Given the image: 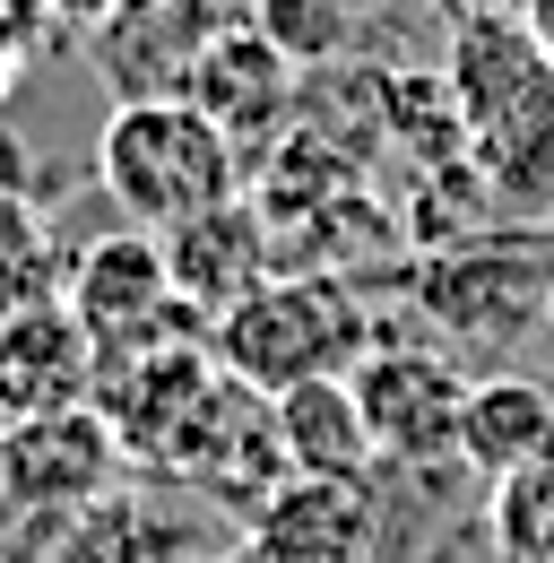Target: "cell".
<instances>
[{
	"instance_id": "cell-11",
	"label": "cell",
	"mask_w": 554,
	"mask_h": 563,
	"mask_svg": "<svg viewBox=\"0 0 554 563\" xmlns=\"http://www.w3.org/2000/svg\"><path fill=\"white\" fill-rule=\"evenodd\" d=\"M182 96H191V104H200V113H208V122H217L234 147H252V140H269V131H286V104H295V62L277 53L261 26H225V35H200Z\"/></svg>"
},
{
	"instance_id": "cell-7",
	"label": "cell",
	"mask_w": 554,
	"mask_h": 563,
	"mask_svg": "<svg viewBox=\"0 0 554 563\" xmlns=\"http://www.w3.org/2000/svg\"><path fill=\"white\" fill-rule=\"evenodd\" d=\"M96 399V339L78 330L62 295H26L18 312H0V424L87 408Z\"/></svg>"
},
{
	"instance_id": "cell-6",
	"label": "cell",
	"mask_w": 554,
	"mask_h": 563,
	"mask_svg": "<svg viewBox=\"0 0 554 563\" xmlns=\"http://www.w3.org/2000/svg\"><path fill=\"white\" fill-rule=\"evenodd\" d=\"M62 303L78 312V330L96 339V364H113V355H138V347H165V339H191V330H208L200 312L174 295L165 243H156L147 225H122V234L87 243V252H78V269H69V286H62Z\"/></svg>"
},
{
	"instance_id": "cell-15",
	"label": "cell",
	"mask_w": 554,
	"mask_h": 563,
	"mask_svg": "<svg viewBox=\"0 0 554 563\" xmlns=\"http://www.w3.org/2000/svg\"><path fill=\"white\" fill-rule=\"evenodd\" d=\"M494 538L502 563H554V460L494 486Z\"/></svg>"
},
{
	"instance_id": "cell-12",
	"label": "cell",
	"mask_w": 554,
	"mask_h": 563,
	"mask_svg": "<svg viewBox=\"0 0 554 563\" xmlns=\"http://www.w3.org/2000/svg\"><path fill=\"white\" fill-rule=\"evenodd\" d=\"M554 460V390L529 373H494L468 382V408H459V468L502 486V477H529Z\"/></svg>"
},
{
	"instance_id": "cell-14",
	"label": "cell",
	"mask_w": 554,
	"mask_h": 563,
	"mask_svg": "<svg viewBox=\"0 0 554 563\" xmlns=\"http://www.w3.org/2000/svg\"><path fill=\"white\" fill-rule=\"evenodd\" d=\"M364 18H373V0H261L252 26L269 35L295 70H312V62H346L355 53Z\"/></svg>"
},
{
	"instance_id": "cell-3",
	"label": "cell",
	"mask_w": 554,
	"mask_h": 563,
	"mask_svg": "<svg viewBox=\"0 0 554 563\" xmlns=\"http://www.w3.org/2000/svg\"><path fill=\"white\" fill-rule=\"evenodd\" d=\"M96 183L131 225L174 234L243 191V147L191 96H131V104H113V122L96 140Z\"/></svg>"
},
{
	"instance_id": "cell-8",
	"label": "cell",
	"mask_w": 554,
	"mask_h": 563,
	"mask_svg": "<svg viewBox=\"0 0 554 563\" xmlns=\"http://www.w3.org/2000/svg\"><path fill=\"white\" fill-rule=\"evenodd\" d=\"M113 424L104 408H53V417H26V424H0V494L9 503H44V511H69V503H96L113 486Z\"/></svg>"
},
{
	"instance_id": "cell-17",
	"label": "cell",
	"mask_w": 554,
	"mask_h": 563,
	"mask_svg": "<svg viewBox=\"0 0 554 563\" xmlns=\"http://www.w3.org/2000/svg\"><path fill=\"white\" fill-rule=\"evenodd\" d=\"M520 26L546 44V62H554V0H520Z\"/></svg>"
},
{
	"instance_id": "cell-1",
	"label": "cell",
	"mask_w": 554,
	"mask_h": 563,
	"mask_svg": "<svg viewBox=\"0 0 554 563\" xmlns=\"http://www.w3.org/2000/svg\"><path fill=\"white\" fill-rule=\"evenodd\" d=\"M442 70H451L468 156H477L494 209L554 217V62H546V44L520 18H494V26L451 35Z\"/></svg>"
},
{
	"instance_id": "cell-13",
	"label": "cell",
	"mask_w": 554,
	"mask_h": 563,
	"mask_svg": "<svg viewBox=\"0 0 554 563\" xmlns=\"http://www.w3.org/2000/svg\"><path fill=\"white\" fill-rule=\"evenodd\" d=\"M277 442H286V468H295V477H346V486H364V477L381 468L373 424L355 408V382H346V373H321V382L277 390Z\"/></svg>"
},
{
	"instance_id": "cell-16",
	"label": "cell",
	"mask_w": 554,
	"mask_h": 563,
	"mask_svg": "<svg viewBox=\"0 0 554 563\" xmlns=\"http://www.w3.org/2000/svg\"><path fill=\"white\" fill-rule=\"evenodd\" d=\"M424 9H433L451 35H459V26H494V18H520V0H424Z\"/></svg>"
},
{
	"instance_id": "cell-4",
	"label": "cell",
	"mask_w": 554,
	"mask_h": 563,
	"mask_svg": "<svg viewBox=\"0 0 554 563\" xmlns=\"http://www.w3.org/2000/svg\"><path fill=\"white\" fill-rule=\"evenodd\" d=\"M381 339V321L364 312V295L339 269H295V278H261L243 303H225L208 321V347L234 382L252 390H295L321 373H355L364 347Z\"/></svg>"
},
{
	"instance_id": "cell-2",
	"label": "cell",
	"mask_w": 554,
	"mask_h": 563,
	"mask_svg": "<svg viewBox=\"0 0 554 563\" xmlns=\"http://www.w3.org/2000/svg\"><path fill=\"white\" fill-rule=\"evenodd\" d=\"M416 312L451 355H511L538 330H554V225L546 217H502L442 252H424L408 278Z\"/></svg>"
},
{
	"instance_id": "cell-5",
	"label": "cell",
	"mask_w": 554,
	"mask_h": 563,
	"mask_svg": "<svg viewBox=\"0 0 554 563\" xmlns=\"http://www.w3.org/2000/svg\"><path fill=\"white\" fill-rule=\"evenodd\" d=\"M346 382H355V408L373 424L381 468H459L468 373H459V355L442 347V339H399V330H381Z\"/></svg>"
},
{
	"instance_id": "cell-10",
	"label": "cell",
	"mask_w": 554,
	"mask_h": 563,
	"mask_svg": "<svg viewBox=\"0 0 554 563\" xmlns=\"http://www.w3.org/2000/svg\"><path fill=\"white\" fill-rule=\"evenodd\" d=\"M165 243V269H174V295L200 312V321H217L225 303H243L261 278H277V234L269 217H261V200H217L208 217H191V225H174V234H156Z\"/></svg>"
},
{
	"instance_id": "cell-9",
	"label": "cell",
	"mask_w": 554,
	"mask_h": 563,
	"mask_svg": "<svg viewBox=\"0 0 554 563\" xmlns=\"http://www.w3.org/2000/svg\"><path fill=\"white\" fill-rule=\"evenodd\" d=\"M373 529H381L373 477L364 486H346V477H286L252 511V538H243L234 563H364Z\"/></svg>"
}]
</instances>
